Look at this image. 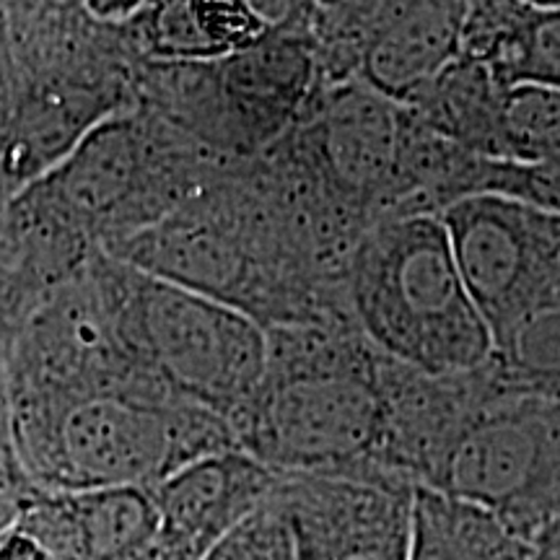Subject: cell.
<instances>
[{
  "instance_id": "6da1fadb",
  "label": "cell",
  "mask_w": 560,
  "mask_h": 560,
  "mask_svg": "<svg viewBox=\"0 0 560 560\" xmlns=\"http://www.w3.org/2000/svg\"><path fill=\"white\" fill-rule=\"evenodd\" d=\"M268 340V376L231 420L242 450L280 475L389 478L382 472L387 359L355 322H304Z\"/></svg>"
},
{
  "instance_id": "7a4b0ae2",
  "label": "cell",
  "mask_w": 560,
  "mask_h": 560,
  "mask_svg": "<svg viewBox=\"0 0 560 560\" xmlns=\"http://www.w3.org/2000/svg\"><path fill=\"white\" fill-rule=\"evenodd\" d=\"M346 293L363 338L400 366L457 376L493 359V338L439 215L374 223L350 252Z\"/></svg>"
},
{
  "instance_id": "3957f363",
  "label": "cell",
  "mask_w": 560,
  "mask_h": 560,
  "mask_svg": "<svg viewBox=\"0 0 560 560\" xmlns=\"http://www.w3.org/2000/svg\"><path fill=\"white\" fill-rule=\"evenodd\" d=\"M21 444L34 488L45 493L153 490L192 462L242 450L229 420L202 405L161 410L122 397L83 400L52 431L26 433Z\"/></svg>"
},
{
  "instance_id": "277c9868",
  "label": "cell",
  "mask_w": 560,
  "mask_h": 560,
  "mask_svg": "<svg viewBox=\"0 0 560 560\" xmlns=\"http://www.w3.org/2000/svg\"><path fill=\"white\" fill-rule=\"evenodd\" d=\"M423 488L488 511L535 542L560 514V402L509 387L486 363L478 400Z\"/></svg>"
},
{
  "instance_id": "5b68a950",
  "label": "cell",
  "mask_w": 560,
  "mask_h": 560,
  "mask_svg": "<svg viewBox=\"0 0 560 560\" xmlns=\"http://www.w3.org/2000/svg\"><path fill=\"white\" fill-rule=\"evenodd\" d=\"M439 219L495 350L527 322L560 310L556 210L503 195H478L454 202Z\"/></svg>"
},
{
  "instance_id": "8992f818",
  "label": "cell",
  "mask_w": 560,
  "mask_h": 560,
  "mask_svg": "<svg viewBox=\"0 0 560 560\" xmlns=\"http://www.w3.org/2000/svg\"><path fill=\"white\" fill-rule=\"evenodd\" d=\"M140 325L166 376L229 423L268 376V330L226 301L149 278L140 293Z\"/></svg>"
},
{
  "instance_id": "52a82bcc",
  "label": "cell",
  "mask_w": 560,
  "mask_h": 560,
  "mask_svg": "<svg viewBox=\"0 0 560 560\" xmlns=\"http://www.w3.org/2000/svg\"><path fill=\"white\" fill-rule=\"evenodd\" d=\"M301 136L322 190L366 231L389 215L405 109L361 81L317 86Z\"/></svg>"
},
{
  "instance_id": "ba28073f",
  "label": "cell",
  "mask_w": 560,
  "mask_h": 560,
  "mask_svg": "<svg viewBox=\"0 0 560 560\" xmlns=\"http://www.w3.org/2000/svg\"><path fill=\"white\" fill-rule=\"evenodd\" d=\"M276 499L299 560H410L416 488L408 482L283 475Z\"/></svg>"
},
{
  "instance_id": "9c48e42d",
  "label": "cell",
  "mask_w": 560,
  "mask_h": 560,
  "mask_svg": "<svg viewBox=\"0 0 560 560\" xmlns=\"http://www.w3.org/2000/svg\"><path fill=\"white\" fill-rule=\"evenodd\" d=\"M293 13L247 50L215 62V104L231 145L252 151L301 120L317 91V58L310 30Z\"/></svg>"
},
{
  "instance_id": "30bf717a",
  "label": "cell",
  "mask_w": 560,
  "mask_h": 560,
  "mask_svg": "<svg viewBox=\"0 0 560 560\" xmlns=\"http://www.w3.org/2000/svg\"><path fill=\"white\" fill-rule=\"evenodd\" d=\"M283 475L244 450L213 454L153 488L164 560H202L270 499Z\"/></svg>"
},
{
  "instance_id": "8fae6325",
  "label": "cell",
  "mask_w": 560,
  "mask_h": 560,
  "mask_svg": "<svg viewBox=\"0 0 560 560\" xmlns=\"http://www.w3.org/2000/svg\"><path fill=\"white\" fill-rule=\"evenodd\" d=\"M467 5L462 0L380 3L355 81L408 107L459 58Z\"/></svg>"
},
{
  "instance_id": "7c38bea8",
  "label": "cell",
  "mask_w": 560,
  "mask_h": 560,
  "mask_svg": "<svg viewBox=\"0 0 560 560\" xmlns=\"http://www.w3.org/2000/svg\"><path fill=\"white\" fill-rule=\"evenodd\" d=\"M459 58L486 66L506 89L560 91V3H470Z\"/></svg>"
},
{
  "instance_id": "4fadbf2b",
  "label": "cell",
  "mask_w": 560,
  "mask_h": 560,
  "mask_svg": "<svg viewBox=\"0 0 560 560\" xmlns=\"http://www.w3.org/2000/svg\"><path fill=\"white\" fill-rule=\"evenodd\" d=\"M136 262L153 280L182 285L240 306L249 278V255L226 229L208 219H177L140 236Z\"/></svg>"
},
{
  "instance_id": "5bb4252c",
  "label": "cell",
  "mask_w": 560,
  "mask_h": 560,
  "mask_svg": "<svg viewBox=\"0 0 560 560\" xmlns=\"http://www.w3.org/2000/svg\"><path fill=\"white\" fill-rule=\"evenodd\" d=\"M506 86L480 62L457 58L416 102L402 107L418 125L482 159H501Z\"/></svg>"
},
{
  "instance_id": "9a60e30c",
  "label": "cell",
  "mask_w": 560,
  "mask_h": 560,
  "mask_svg": "<svg viewBox=\"0 0 560 560\" xmlns=\"http://www.w3.org/2000/svg\"><path fill=\"white\" fill-rule=\"evenodd\" d=\"M535 545L493 514L433 490L412 501L410 560H532Z\"/></svg>"
},
{
  "instance_id": "2e32d148",
  "label": "cell",
  "mask_w": 560,
  "mask_h": 560,
  "mask_svg": "<svg viewBox=\"0 0 560 560\" xmlns=\"http://www.w3.org/2000/svg\"><path fill=\"white\" fill-rule=\"evenodd\" d=\"M66 495L81 560H143L159 550L161 516L149 488H100Z\"/></svg>"
},
{
  "instance_id": "e0dca14e",
  "label": "cell",
  "mask_w": 560,
  "mask_h": 560,
  "mask_svg": "<svg viewBox=\"0 0 560 560\" xmlns=\"http://www.w3.org/2000/svg\"><path fill=\"white\" fill-rule=\"evenodd\" d=\"M272 26L255 3H170L159 11L156 45L179 58H229Z\"/></svg>"
},
{
  "instance_id": "ac0fdd59",
  "label": "cell",
  "mask_w": 560,
  "mask_h": 560,
  "mask_svg": "<svg viewBox=\"0 0 560 560\" xmlns=\"http://www.w3.org/2000/svg\"><path fill=\"white\" fill-rule=\"evenodd\" d=\"M136 174V145L130 132L107 125L83 140L66 170V198L83 213H104L130 190Z\"/></svg>"
},
{
  "instance_id": "d6986e66",
  "label": "cell",
  "mask_w": 560,
  "mask_h": 560,
  "mask_svg": "<svg viewBox=\"0 0 560 560\" xmlns=\"http://www.w3.org/2000/svg\"><path fill=\"white\" fill-rule=\"evenodd\" d=\"M501 159L516 164L560 161V91L506 89L501 104Z\"/></svg>"
},
{
  "instance_id": "ffe728a7",
  "label": "cell",
  "mask_w": 560,
  "mask_h": 560,
  "mask_svg": "<svg viewBox=\"0 0 560 560\" xmlns=\"http://www.w3.org/2000/svg\"><path fill=\"white\" fill-rule=\"evenodd\" d=\"M202 560H299L291 524L280 509L276 490Z\"/></svg>"
},
{
  "instance_id": "44dd1931",
  "label": "cell",
  "mask_w": 560,
  "mask_h": 560,
  "mask_svg": "<svg viewBox=\"0 0 560 560\" xmlns=\"http://www.w3.org/2000/svg\"><path fill=\"white\" fill-rule=\"evenodd\" d=\"M0 493H37L32 475L26 470L19 410L11 405L3 382H0Z\"/></svg>"
},
{
  "instance_id": "7402d4cb",
  "label": "cell",
  "mask_w": 560,
  "mask_h": 560,
  "mask_svg": "<svg viewBox=\"0 0 560 560\" xmlns=\"http://www.w3.org/2000/svg\"><path fill=\"white\" fill-rule=\"evenodd\" d=\"M0 560H62L32 527L16 522L0 537Z\"/></svg>"
},
{
  "instance_id": "603a6c76",
  "label": "cell",
  "mask_w": 560,
  "mask_h": 560,
  "mask_svg": "<svg viewBox=\"0 0 560 560\" xmlns=\"http://www.w3.org/2000/svg\"><path fill=\"white\" fill-rule=\"evenodd\" d=\"M535 558L532 560H560V514L545 524L535 537Z\"/></svg>"
},
{
  "instance_id": "cb8c5ba5",
  "label": "cell",
  "mask_w": 560,
  "mask_h": 560,
  "mask_svg": "<svg viewBox=\"0 0 560 560\" xmlns=\"http://www.w3.org/2000/svg\"><path fill=\"white\" fill-rule=\"evenodd\" d=\"M34 493L30 495H21V493H0V537L9 532L13 524L21 520V514H24L26 509V501L32 499Z\"/></svg>"
}]
</instances>
